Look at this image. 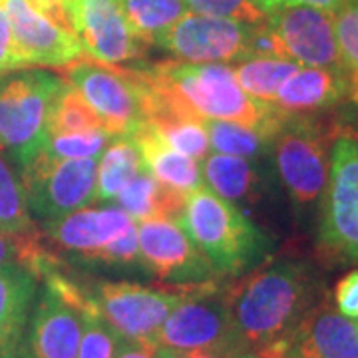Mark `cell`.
I'll return each instance as SVG.
<instances>
[{"label":"cell","instance_id":"cell-9","mask_svg":"<svg viewBox=\"0 0 358 358\" xmlns=\"http://www.w3.org/2000/svg\"><path fill=\"white\" fill-rule=\"evenodd\" d=\"M66 80L112 136H131L143 124V86L138 68H115L82 56L66 66Z\"/></svg>","mask_w":358,"mask_h":358},{"label":"cell","instance_id":"cell-26","mask_svg":"<svg viewBox=\"0 0 358 358\" xmlns=\"http://www.w3.org/2000/svg\"><path fill=\"white\" fill-rule=\"evenodd\" d=\"M301 66L279 58H249L233 68L239 86L259 102H275L281 86L299 72Z\"/></svg>","mask_w":358,"mask_h":358},{"label":"cell","instance_id":"cell-3","mask_svg":"<svg viewBox=\"0 0 358 358\" xmlns=\"http://www.w3.org/2000/svg\"><path fill=\"white\" fill-rule=\"evenodd\" d=\"M176 225L189 237L217 275L237 277L257 265L268 251L265 235L237 205L199 187L187 193L185 209Z\"/></svg>","mask_w":358,"mask_h":358},{"label":"cell","instance_id":"cell-14","mask_svg":"<svg viewBox=\"0 0 358 358\" xmlns=\"http://www.w3.org/2000/svg\"><path fill=\"white\" fill-rule=\"evenodd\" d=\"M287 60L307 68L343 70L334 38L333 13L313 6H285L267 14Z\"/></svg>","mask_w":358,"mask_h":358},{"label":"cell","instance_id":"cell-6","mask_svg":"<svg viewBox=\"0 0 358 358\" xmlns=\"http://www.w3.org/2000/svg\"><path fill=\"white\" fill-rule=\"evenodd\" d=\"M317 245L327 261L358 263V138L352 136H338L331 148Z\"/></svg>","mask_w":358,"mask_h":358},{"label":"cell","instance_id":"cell-2","mask_svg":"<svg viewBox=\"0 0 358 358\" xmlns=\"http://www.w3.org/2000/svg\"><path fill=\"white\" fill-rule=\"evenodd\" d=\"M225 293L237 331L255 352L291 336L322 299L313 267L294 259L255 268Z\"/></svg>","mask_w":358,"mask_h":358},{"label":"cell","instance_id":"cell-39","mask_svg":"<svg viewBox=\"0 0 358 358\" xmlns=\"http://www.w3.org/2000/svg\"><path fill=\"white\" fill-rule=\"evenodd\" d=\"M257 6L265 14H271L277 8H285V6H313V8H320L327 13H334L336 8H341L346 0H253Z\"/></svg>","mask_w":358,"mask_h":358},{"label":"cell","instance_id":"cell-13","mask_svg":"<svg viewBox=\"0 0 358 358\" xmlns=\"http://www.w3.org/2000/svg\"><path fill=\"white\" fill-rule=\"evenodd\" d=\"M138 243L141 265L157 279L176 285H199L217 277L211 263L173 221H140Z\"/></svg>","mask_w":358,"mask_h":358},{"label":"cell","instance_id":"cell-5","mask_svg":"<svg viewBox=\"0 0 358 358\" xmlns=\"http://www.w3.org/2000/svg\"><path fill=\"white\" fill-rule=\"evenodd\" d=\"M338 126L327 128L315 115L287 114L271 141L279 179L299 207L319 201L329 179V141ZM338 138V136H336Z\"/></svg>","mask_w":358,"mask_h":358},{"label":"cell","instance_id":"cell-28","mask_svg":"<svg viewBox=\"0 0 358 358\" xmlns=\"http://www.w3.org/2000/svg\"><path fill=\"white\" fill-rule=\"evenodd\" d=\"M0 231L6 235L22 237L36 233L30 217L22 181L0 154Z\"/></svg>","mask_w":358,"mask_h":358},{"label":"cell","instance_id":"cell-20","mask_svg":"<svg viewBox=\"0 0 358 358\" xmlns=\"http://www.w3.org/2000/svg\"><path fill=\"white\" fill-rule=\"evenodd\" d=\"M36 296V277L18 263L0 267V358L13 357Z\"/></svg>","mask_w":358,"mask_h":358},{"label":"cell","instance_id":"cell-41","mask_svg":"<svg viewBox=\"0 0 358 358\" xmlns=\"http://www.w3.org/2000/svg\"><path fill=\"white\" fill-rule=\"evenodd\" d=\"M115 358H154L152 350L145 348V346L136 345V343H129L120 338L117 343V350H115Z\"/></svg>","mask_w":358,"mask_h":358},{"label":"cell","instance_id":"cell-12","mask_svg":"<svg viewBox=\"0 0 358 358\" xmlns=\"http://www.w3.org/2000/svg\"><path fill=\"white\" fill-rule=\"evenodd\" d=\"M66 8L88 58L115 66L141 56L145 42L129 28L120 0H66Z\"/></svg>","mask_w":358,"mask_h":358},{"label":"cell","instance_id":"cell-16","mask_svg":"<svg viewBox=\"0 0 358 358\" xmlns=\"http://www.w3.org/2000/svg\"><path fill=\"white\" fill-rule=\"evenodd\" d=\"M134 223V219L120 207L103 209H78L64 217L54 219L44 225V237L58 249L76 253L78 257L92 261L100 249L110 245L115 237Z\"/></svg>","mask_w":358,"mask_h":358},{"label":"cell","instance_id":"cell-35","mask_svg":"<svg viewBox=\"0 0 358 358\" xmlns=\"http://www.w3.org/2000/svg\"><path fill=\"white\" fill-rule=\"evenodd\" d=\"M92 261H98L112 267H138L141 265L140 243H138V227L131 223L120 237H115L110 245L100 249Z\"/></svg>","mask_w":358,"mask_h":358},{"label":"cell","instance_id":"cell-43","mask_svg":"<svg viewBox=\"0 0 358 358\" xmlns=\"http://www.w3.org/2000/svg\"><path fill=\"white\" fill-rule=\"evenodd\" d=\"M348 102L358 110V78H348Z\"/></svg>","mask_w":358,"mask_h":358},{"label":"cell","instance_id":"cell-17","mask_svg":"<svg viewBox=\"0 0 358 358\" xmlns=\"http://www.w3.org/2000/svg\"><path fill=\"white\" fill-rule=\"evenodd\" d=\"M80 338L82 313L44 285L28 336L32 358H76Z\"/></svg>","mask_w":358,"mask_h":358},{"label":"cell","instance_id":"cell-33","mask_svg":"<svg viewBox=\"0 0 358 358\" xmlns=\"http://www.w3.org/2000/svg\"><path fill=\"white\" fill-rule=\"evenodd\" d=\"M120 336L94 308L82 315V338L76 358H115Z\"/></svg>","mask_w":358,"mask_h":358},{"label":"cell","instance_id":"cell-36","mask_svg":"<svg viewBox=\"0 0 358 358\" xmlns=\"http://www.w3.org/2000/svg\"><path fill=\"white\" fill-rule=\"evenodd\" d=\"M14 70H24V66L14 48L13 28H10V20L4 8V0H0V78L10 74Z\"/></svg>","mask_w":358,"mask_h":358},{"label":"cell","instance_id":"cell-1","mask_svg":"<svg viewBox=\"0 0 358 358\" xmlns=\"http://www.w3.org/2000/svg\"><path fill=\"white\" fill-rule=\"evenodd\" d=\"M143 80V114L233 122L273 141L287 114L275 103L259 102L239 86L227 64L164 60L138 68Z\"/></svg>","mask_w":358,"mask_h":358},{"label":"cell","instance_id":"cell-24","mask_svg":"<svg viewBox=\"0 0 358 358\" xmlns=\"http://www.w3.org/2000/svg\"><path fill=\"white\" fill-rule=\"evenodd\" d=\"M140 148L131 136H114L96 169V201H114L143 169Z\"/></svg>","mask_w":358,"mask_h":358},{"label":"cell","instance_id":"cell-10","mask_svg":"<svg viewBox=\"0 0 358 358\" xmlns=\"http://www.w3.org/2000/svg\"><path fill=\"white\" fill-rule=\"evenodd\" d=\"M98 159H56L38 152L22 167L30 215L48 223L96 201Z\"/></svg>","mask_w":358,"mask_h":358},{"label":"cell","instance_id":"cell-31","mask_svg":"<svg viewBox=\"0 0 358 358\" xmlns=\"http://www.w3.org/2000/svg\"><path fill=\"white\" fill-rule=\"evenodd\" d=\"M114 136L108 129H92L64 136H50L40 152L56 159H98Z\"/></svg>","mask_w":358,"mask_h":358},{"label":"cell","instance_id":"cell-4","mask_svg":"<svg viewBox=\"0 0 358 358\" xmlns=\"http://www.w3.org/2000/svg\"><path fill=\"white\" fill-rule=\"evenodd\" d=\"M64 78L44 70H22L0 80V150L24 167L46 143V126Z\"/></svg>","mask_w":358,"mask_h":358},{"label":"cell","instance_id":"cell-29","mask_svg":"<svg viewBox=\"0 0 358 358\" xmlns=\"http://www.w3.org/2000/svg\"><path fill=\"white\" fill-rule=\"evenodd\" d=\"M209 145L225 155H235L243 159H257L267 154L271 148V140L261 136L255 129L245 128L233 122L221 120H201Z\"/></svg>","mask_w":358,"mask_h":358},{"label":"cell","instance_id":"cell-23","mask_svg":"<svg viewBox=\"0 0 358 358\" xmlns=\"http://www.w3.org/2000/svg\"><path fill=\"white\" fill-rule=\"evenodd\" d=\"M201 173L209 189L233 205L253 201L261 189V179L255 166H251L249 159L243 157L225 154L207 155L203 157Z\"/></svg>","mask_w":358,"mask_h":358},{"label":"cell","instance_id":"cell-11","mask_svg":"<svg viewBox=\"0 0 358 358\" xmlns=\"http://www.w3.org/2000/svg\"><path fill=\"white\" fill-rule=\"evenodd\" d=\"M249 28L229 18L187 13L157 38V46L179 60L195 64L243 62L247 58Z\"/></svg>","mask_w":358,"mask_h":358},{"label":"cell","instance_id":"cell-15","mask_svg":"<svg viewBox=\"0 0 358 358\" xmlns=\"http://www.w3.org/2000/svg\"><path fill=\"white\" fill-rule=\"evenodd\" d=\"M16 54L24 68H66L84 56L76 34L54 24L28 2L4 0Z\"/></svg>","mask_w":358,"mask_h":358},{"label":"cell","instance_id":"cell-18","mask_svg":"<svg viewBox=\"0 0 358 358\" xmlns=\"http://www.w3.org/2000/svg\"><path fill=\"white\" fill-rule=\"evenodd\" d=\"M293 345L317 358H358V327L322 296L291 334Z\"/></svg>","mask_w":358,"mask_h":358},{"label":"cell","instance_id":"cell-37","mask_svg":"<svg viewBox=\"0 0 358 358\" xmlns=\"http://www.w3.org/2000/svg\"><path fill=\"white\" fill-rule=\"evenodd\" d=\"M334 308L346 319H358V268L346 273L334 287Z\"/></svg>","mask_w":358,"mask_h":358},{"label":"cell","instance_id":"cell-30","mask_svg":"<svg viewBox=\"0 0 358 358\" xmlns=\"http://www.w3.org/2000/svg\"><path fill=\"white\" fill-rule=\"evenodd\" d=\"M141 126L152 129L159 140L167 143L171 150L179 152V154L193 157V159L207 157L209 140H207V134H205L201 122H197V120L166 115V117H157V120H152V122H145Z\"/></svg>","mask_w":358,"mask_h":358},{"label":"cell","instance_id":"cell-44","mask_svg":"<svg viewBox=\"0 0 358 358\" xmlns=\"http://www.w3.org/2000/svg\"><path fill=\"white\" fill-rule=\"evenodd\" d=\"M6 358H20V357H14V355H13V357H6Z\"/></svg>","mask_w":358,"mask_h":358},{"label":"cell","instance_id":"cell-32","mask_svg":"<svg viewBox=\"0 0 358 358\" xmlns=\"http://www.w3.org/2000/svg\"><path fill=\"white\" fill-rule=\"evenodd\" d=\"M334 38L348 78H358V0H346L333 13Z\"/></svg>","mask_w":358,"mask_h":358},{"label":"cell","instance_id":"cell-40","mask_svg":"<svg viewBox=\"0 0 358 358\" xmlns=\"http://www.w3.org/2000/svg\"><path fill=\"white\" fill-rule=\"evenodd\" d=\"M30 235H32V233H30ZM24 237L26 235H22V237H14V235H6V233L0 231V267L20 261Z\"/></svg>","mask_w":358,"mask_h":358},{"label":"cell","instance_id":"cell-27","mask_svg":"<svg viewBox=\"0 0 358 358\" xmlns=\"http://www.w3.org/2000/svg\"><path fill=\"white\" fill-rule=\"evenodd\" d=\"M100 128H103L102 120L82 98V94L72 84H68V80H64V86L60 88L52 102L48 126H46L48 138L64 136V134H78V131H92V129Z\"/></svg>","mask_w":358,"mask_h":358},{"label":"cell","instance_id":"cell-7","mask_svg":"<svg viewBox=\"0 0 358 358\" xmlns=\"http://www.w3.org/2000/svg\"><path fill=\"white\" fill-rule=\"evenodd\" d=\"M157 346L173 350L249 348L235 327L227 293L219 291L213 281L187 285L185 296L157 334Z\"/></svg>","mask_w":358,"mask_h":358},{"label":"cell","instance_id":"cell-25","mask_svg":"<svg viewBox=\"0 0 358 358\" xmlns=\"http://www.w3.org/2000/svg\"><path fill=\"white\" fill-rule=\"evenodd\" d=\"M129 28L141 42L157 38L187 14L185 0H120Z\"/></svg>","mask_w":358,"mask_h":358},{"label":"cell","instance_id":"cell-22","mask_svg":"<svg viewBox=\"0 0 358 358\" xmlns=\"http://www.w3.org/2000/svg\"><path fill=\"white\" fill-rule=\"evenodd\" d=\"M120 209H124L131 219H166L178 221L185 209L187 193L167 187L143 167L138 178L129 181L114 199Z\"/></svg>","mask_w":358,"mask_h":358},{"label":"cell","instance_id":"cell-42","mask_svg":"<svg viewBox=\"0 0 358 358\" xmlns=\"http://www.w3.org/2000/svg\"><path fill=\"white\" fill-rule=\"evenodd\" d=\"M281 358H317V357H313V355H307V352L299 350V348L293 345L291 336H289V338H287V346H285V352H282Z\"/></svg>","mask_w":358,"mask_h":358},{"label":"cell","instance_id":"cell-34","mask_svg":"<svg viewBox=\"0 0 358 358\" xmlns=\"http://www.w3.org/2000/svg\"><path fill=\"white\" fill-rule=\"evenodd\" d=\"M193 13L229 18L243 24H259L267 18L253 0H185Z\"/></svg>","mask_w":358,"mask_h":358},{"label":"cell","instance_id":"cell-19","mask_svg":"<svg viewBox=\"0 0 358 358\" xmlns=\"http://www.w3.org/2000/svg\"><path fill=\"white\" fill-rule=\"evenodd\" d=\"M348 98V74L327 68H299L275 96V106L291 115H315Z\"/></svg>","mask_w":358,"mask_h":358},{"label":"cell","instance_id":"cell-38","mask_svg":"<svg viewBox=\"0 0 358 358\" xmlns=\"http://www.w3.org/2000/svg\"><path fill=\"white\" fill-rule=\"evenodd\" d=\"M154 358H257L251 348L235 350H173L166 346H155L152 350Z\"/></svg>","mask_w":358,"mask_h":358},{"label":"cell","instance_id":"cell-21","mask_svg":"<svg viewBox=\"0 0 358 358\" xmlns=\"http://www.w3.org/2000/svg\"><path fill=\"white\" fill-rule=\"evenodd\" d=\"M140 148L141 159L145 169L154 176L159 183L173 187L183 193H192L203 187V173L201 166L187 155L171 150L167 143L159 140L154 131L145 126H140L131 134Z\"/></svg>","mask_w":358,"mask_h":358},{"label":"cell","instance_id":"cell-8","mask_svg":"<svg viewBox=\"0 0 358 358\" xmlns=\"http://www.w3.org/2000/svg\"><path fill=\"white\" fill-rule=\"evenodd\" d=\"M187 285L176 289L143 287L128 281H98L88 291L102 319L120 338L154 350L169 313L185 296Z\"/></svg>","mask_w":358,"mask_h":358}]
</instances>
